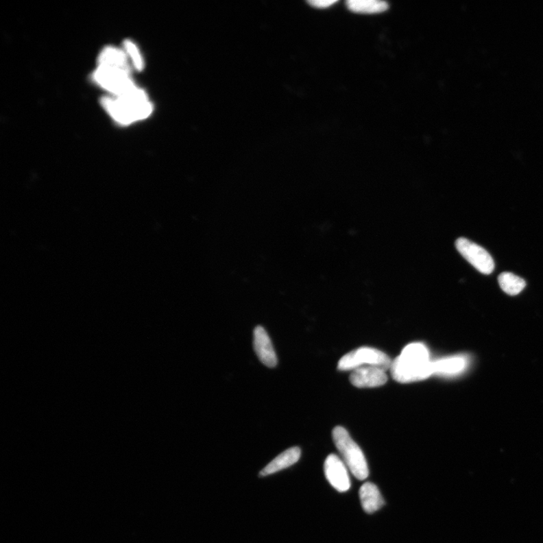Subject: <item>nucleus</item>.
<instances>
[{
  "label": "nucleus",
  "mask_w": 543,
  "mask_h": 543,
  "mask_svg": "<svg viewBox=\"0 0 543 543\" xmlns=\"http://www.w3.org/2000/svg\"><path fill=\"white\" fill-rule=\"evenodd\" d=\"M390 371L394 380L401 383L424 381L433 374V361L427 347L413 343L405 347L402 353L391 362Z\"/></svg>",
  "instance_id": "f257e3e1"
},
{
  "label": "nucleus",
  "mask_w": 543,
  "mask_h": 543,
  "mask_svg": "<svg viewBox=\"0 0 543 543\" xmlns=\"http://www.w3.org/2000/svg\"><path fill=\"white\" fill-rule=\"evenodd\" d=\"M101 103L109 115L122 125L147 119L154 110L145 90L140 88L124 96L103 97Z\"/></svg>",
  "instance_id": "f03ea898"
},
{
  "label": "nucleus",
  "mask_w": 543,
  "mask_h": 543,
  "mask_svg": "<svg viewBox=\"0 0 543 543\" xmlns=\"http://www.w3.org/2000/svg\"><path fill=\"white\" fill-rule=\"evenodd\" d=\"M333 440L337 449L341 452L343 461L354 477L365 480L369 474L367 463L363 452L354 442L346 429L337 426L333 430Z\"/></svg>",
  "instance_id": "7ed1b4c3"
},
{
  "label": "nucleus",
  "mask_w": 543,
  "mask_h": 543,
  "mask_svg": "<svg viewBox=\"0 0 543 543\" xmlns=\"http://www.w3.org/2000/svg\"><path fill=\"white\" fill-rule=\"evenodd\" d=\"M392 361L386 353L372 347H361L343 356L339 361V371H354L359 367L373 366L387 371Z\"/></svg>",
  "instance_id": "20e7f679"
},
{
  "label": "nucleus",
  "mask_w": 543,
  "mask_h": 543,
  "mask_svg": "<svg viewBox=\"0 0 543 543\" xmlns=\"http://www.w3.org/2000/svg\"><path fill=\"white\" fill-rule=\"evenodd\" d=\"M93 79L98 85L108 90L114 97L130 94L138 87L130 77V71L119 68L97 66Z\"/></svg>",
  "instance_id": "39448f33"
},
{
  "label": "nucleus",
  "mask_w": 543,
  "mask_h": 543,
  "mask_svg": "<svg viewBox=\"0 0 543 543\" xmlns=\"http://www.w3.org/2000/svg\"><path fill=\"white\" fill-rule=\"evenodd\" d=\"M457 251L480 273L489 275L494 269L492 256L485 248L465 238H459L455 243Z\"/></svg>",
  "instance_id": "423d86ee"
},
{
  "label": "nucleus",
  "mask_w": 543,
  "mask_h": 543,
  "mask_svg": "<svg viewBox=\"0 0 543 543\" xmlns=\"http://www.w3.org/2000/svg\"><path fill=\"white\" fill-rule=\"evenodd\" d=\"M324 474L331 486L339 492H346L350 488L351 483L348 468L343 459L335 455H329L324 466Z\"/></svg>",
  "instance_id": "0eeeda50"
},
{
  "label": "nucleus",
  "mask_w": 543,
  "mask_h": 543,
  "mask_svg": "<svg viewBox=\"0 0 543 543\" xmlns=\"http://www.w3.org/2000/svg\"><path fill=\"white\" fill-rule=\"evenodd\" d=\"M350 380L358 388H374L383 386L388 377L385 370L373 366L359 367L352 371Z\"/></svg>",
  "instance_id": "6e6552de"
},
{
  "label": "nucleus",
  "mask_w": 543,
  "mask_h": 543,
  "mask_svg": "<svg viewBox=\"0 0 543 543\" xmlns=\"http://www.w3.org/2000/svg\"><path fill=\"white\" fill-rule=\"evenodd\" d=\"M254 348L256 356L264 365L275 367L277 357L267 332L262 326L256 327L254 331Z\"/></svg>",
  "instance_id": "1a4fd4ad"
},
{
  "label": "nucleus",
  "mask_w": 543,
  "mask_h": 543,
  "mask_svg": "<svg viewBox=\"0 0 543 543\" xmlns=\"http://www.w3.org/2000/svg\"><path fill=\"white\" fill-rule=\"evenodd\" d=\"M301 455V450L298 447H293L282 452L270 462L260 473L261 476L274 474L295 464Z\"/></svg>",
  "instance_id": "9d476101"
},
{
  "label": "nucleus",
  "mask_w": 543,
  "mask_h": 543,
  "mask_svg": "<svg viewBox=\"0 0 543 543\" xmlns=\"http://www.w3.org/2000/svg\"><path fill=\"white\" fill-rule=\"evenodd\" d=\"M362 508L367 513H374L383 507L384 500L377 487L372 482H367L359 490Z\"/></svg>",
  "instance_id": "9b49d317"
},
{
  "label": "nucleus",
  "mask_w": 543,
  "mask_h": 543,
  "mask_svg": "<svg viewBox=\"0 0 543 543\" xmlns=\"http://www.w3.org/2000/svg\"><path fill=\"white\" fill-rule=\"evenodd\" d=\"M128 55L123 50L108 47L104 48L97 58L98 66L119 68L130 71L128 62Z\"/></svg>",
  "instance_id": "f8f14e48"
},
{
  "label": "nucleus",
  "mask_w": 543,
  "mask_h": 543,
  "mask_svg": "<svg viewBox=\"0 0 543 543\" xmlns=\"http://www.w3.org/2000/svg\"><path fill=\"white\" fill-rule=\"evenodd\" d=\"M467 365L463 357H452L433 361V374L452 376L462 373Z\"/></svg>",
  "instance_id": "ddd939ff"
},
{
  "label": "nucleus",
  "mask_w": 543,
  "mask_h": 543,
  "mask_svg": "<svg viewBox=\"0 0 543 543\" xmlns=\"http://www.w3.org/2000/svg\"><path fill=\"white\" fill-rule=\"evenodd\" d=\"M346 5L351 12L359 14L382 13L389 9L387 3L378 0H349Z\"/></svg>",
  "instance_id": "4468645a"
},
{
  "label": "nucleus",
  "mask_w": 543,
  "mask_h": 543,
  "mask_svg": "<svg viewBox=\"0 0 543 543\" xmlns=\"http://www.w3.org/2000/svg\"><path fill=\"white\" fill-rule=\"evenodd\" d=\"M498 282L501 289L511 296L518 295L526 287V282L522 278L507 272L498 277Z\"/></svg>",
  "instance_id": "2eb2a0df"
},
{
  "label": "nucleus",
  "mask_w": 543,
  "mask_h": 543,
  "mask_svg": "<svg viewBox=\"0 0 543 543\" xmlns=\"http://www.w3.org/2000/svg\"><path fill=\"white\" fill-rule=\"evenodd\" d=\"M124 48L126 54L132 60L135 69L141 71L145 67V63L137 45L132 41L127 40L124 43Z\"/></svg>",
  "instance_id": "dca6fc26"
},
{
  "label": "nucleus",
  "mask_w": 543,
  "mask_h": 543,
  "mask_svg": "<svg viewBox=\"0 0 543 543\" xmlns=\"http://www.w3.org/2000/svg\"><path fill=\"white\" fill-rule=\"evenodd\" d=\"M337 0H313L309 1V4L318 9H326L332 5L337 3Z\"/></svg>",
  "instance_id": "f3484780"
}]
</instances>
